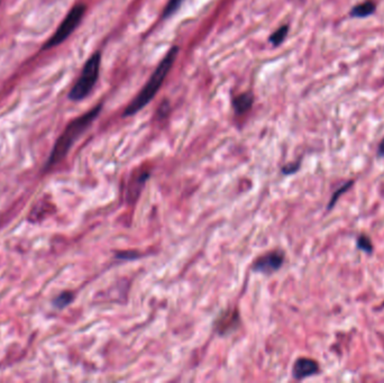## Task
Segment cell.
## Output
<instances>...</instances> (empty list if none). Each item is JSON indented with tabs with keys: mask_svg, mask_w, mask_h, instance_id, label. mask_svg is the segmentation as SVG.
<instances>
[{
	"mask_svg": "<svg viewBox=\"0 0 384 383\" xmlns=\"http://www.w3.org/2000/svg\"><path fill=\"white\" fill-rule=\"evenodd\" d=\"M177 52H179V49H177V47H173L169 51L168 54L165 55V58L160 62V64L155 69V71L153 72L150 79H148V81L144 85V88L141 90V93L135 97L134 100L130 102V104L127 106V108H126L124 116L134 115V114L142 110L143 107H145L147 104H150L151 100L157 94L160 88L162 87L163 81L165 80V78L168 77V74L172 69V66H173L174 62L176 60Z\"/></svg>",
	"mask_w": 384,
	"mask_h": 383,
	"instance_id": "cell-1",
	"label": "cell"
},
{
	"mask_svg": "<svg viewBox=\"0 0 384 383\" xmlns=\"http://www.w3.org/2000/svg\"><path fill=\"white\" fill-rule=\"evenodd\" d=\"M101 104H99L98 106L93 108L90 111L85 112L84 115L74 119V121H72L67 125V127L59 137V140L56 141L53 150L51 152L47 168H50L52 167V165L59 163L61 160L65 157L67 152L70 151L71 146L74 144V142L84 133V130L93 124V122L97 117H98L101 111Z\"/></svg>",
	"mask_w": 384,
	"mask_h": 383,
	"instance_id": "cell-2",
	"label": "cell"
},
{
	"mask_svg": "<svg viewBox=\"0 0 384 383\" xmlns=\"http://www.w3.org/2000/svg\"><path fill=\"white\" fill-rule=\"evenodd\" d=\"M100 62V53L96 52L93 54V56L87 61V63L84 64L81 76L79 77L77 82L72 87L70 94H69V98L73 101H80L91 93L99 77Z\"/></svg>",
	"mask_w": 384,
	"mask_h": 383,
	"instance_id": "cell-3",
	"label": "cell"
},
{
	"mask_svg": "<svg viewBox=\"0 0 384 383\" xmlns=\"http://www.w3.org/2000/svg\"><path fill=\"white\" fill-rule=\"evenodd\" d=\"M85 13V6L82 4H79L70 10V13L66 15V17L63 21L60 24L59 28H57L56 32L53 34L52 37H51L47 44L44 45L43 49L48 50V49H52L57 47V45L61 44L62 42H64L65 39L71 35V34L74 32V30L78 27V25L81 21L82 17Z\"/></svg>",
	"mask_w": 384,
	"mask_h": 383,
	"instance_id": "cell-4",
	"label": "cell"
},
{
	"mask_svg": "<svg viewBox=\"0 0 384 383\" xmlns=\"http://www.w3.org/2000/svg\"><path fill=\"white\" fill-rule=\"evenodd\" d=\"M283 262L284 253L280 250H275L265 253L264 255H261L259 259L254 262L253 268L256 272L270 276V274L277 272L279 268L282 266Z\"/></svg>",
	"mask_w": 384,
	"mask_h": 383,
	"instance_id": "cell-5",
	"label": "cell"
},
{
	"mask_svg": "<svg viewBox=\"0 0 384 383\" xmlns=\"http://www.w3.org/2000/svg\"><path fill=\"white\" fill-rule=\"evenodd\" d=\"M319 372V365L312 358L300 357L298 358L293 364L292 369V375L297 380H302L312 376Z\"/></svg>",
	"mask_w": 384,
	"mask_h": 383,
	"instance_id": "cell-6",
	"label": "cell"
},
{
	"mask_svg": "<svg viewBox=\"0 0 384 383\" xmlns=\"http://www.w3.org/2000/svg\"><path fill=\"white\" fill-rule=\"evenodd\" d=\"M150 178V172L147 170H139L137 172H134L130 175V181L128 182V191H127V198L128 202L134 204L137 198L140 197V193L142 191L146 180Z\"/></svg>",
	"mask_w": 384,
	"mask_h": 383,
	"instance_id": "cell-7",
	"label": "cell"
},
{
	"mask_svg": "<svg viewBox=\"0 0 384 383\" xmlns=\"http://www.w3.org/2000/svg\"><path fill=\"white\" fill-rule=\"evenodd\" d=\"M239 324V313L236 309L226 310L216 320V329L221 335L229 334L237 328Z\"/></svg>",
	"mask_w": 384,
	"mask_h": 383,
	"instance_id": "cell-8",
	"label": "cell"
},
{
	"mask_svg": "<svg viewBox=\"0 0 384 383\" xmlns=\"http://www.w3.org/2000/svg\"><path fill=\"white\" fill-rule=\"evenodd\" d=\"M253 100H254L253 95L250 93L239 95L234 100L235 111H236L238 115H242V114L247 111L252 107V105H253Z\"/></svg>",
	"mask_w": 384,
	"mask_h": 383,
	"instance_id": "cell-9",
	"label": "cell"
},
{
	"mask_svg": "<svg viewBox=\"0 0 384 383\" xmlns=\"http://www.w3.org/2000/svg\"><path fill=\"white\" fill-rule=\"evenodd\" d=\"M376 5L372 2H365L363 4H359L351 10V16L356 17V18H365V17L371 16L375 13Z\"/></svg>",
	"mask_w": 384,
	"mask_h": 383,
	"instance_id": "cell-10",
	"label": "cell"
},
{
	"mask_svg": "<svg viewBox=\"0 0 384 383\" xmlns=\"http://www.w3.org/2000/svg\"><path fill=\"white\" fill-rule=\"evenodd\" d=\"M353 184H354V180H351V181H347L346 182V184H344L343 186H341L340 188H338V189L334 192V193H332L331 194V198H330V200H329V202H328V207H327V211H329L330 209H332V208H334V206L336 205V202H337V200L338 199H340L342 196H343V194L344 193H345L348 189H349V188H351L352 186H353Z\"/></svg>",
	"mask_w": 384,
	"mask_h": 383,
	"instance_id": "cell-11",
	"label": "cell"
},
{
	"mask_svg": "<svg viewBox=\"0 0 384 383\" xmlns=\"http://www.w3.org/2000/svg\"><path fill=\"white\" fill-rule=\"evenodd\" d=\"M356 246H357L358 250L363 251V252L368 253V254L373 253V250H374L373 243H372L371 238L368 235H364V234H362V235H359L357 237Z\"/></svg>",
	"mask_w": 384,
	"mask_h": 383,
	"instance_id": "cell-12",
	"label": "cell"
},
{
	"mask_svg": "<svg viewBox=\"0 0 384 383\" xmlns=\"http://www.w3.org/2000/svg\"><path fill=\"white\" fill-rule=\"evenodd\" d=\"M288 32H289L288 26L286 25L281 26L278 31H275L270 36V42L274 45V47H279V45L284 41L286 35H288Z\"/></svg>",
	"mask_w": 384,
	"mask_h": 383,
	"instance_id": "cell-13",
	"label": "cell"
},
{
	"mask_svg": "<svg viewBox=\"0 0 384 383\" xmlns=\"http://www.w3.org/2000/svg\"><path fill=\"white\" fill-rule=\"evenodd\" d=\"M73 298H74V297H73L72 292H63L60 296L56 297V298L53 301V304L56 308L62 309V308L66 307L67 305H70L72 300H73Z\"/></svg>",
	"mask_w": 384,
	"mask_h": 383,
	"instance_id": "cell-14",
	"label": "cell"
},
{
	"mask_svg": "<svg viewBox=\"0 0 384 383\" xmlns=\"http://www.w3.org/2000/svg\"><path fill=\"white\" fill-rule=\"evenodd\" d=\"M182 2H183V0H169L168 5H166V7L164 8V14H163L164 18H165V17H169L173 13H175L176 9L180 7V5L182 4Z\"/></svg>",
	"mask_w": 384,
	"mask_h": 383,
	"instance_id": "cell-15",
	"label": "cell"
},
{
	"mask_svg": "<svg viewBox=\"0 0 384 383\" xmlns=\"http://www.w3.org/2000/svg\"><path fill=\"white\" fill-rule=\"evenodd\" d=\"M299 165L300 163H295V164H288L285 165V167H283V173L285 174H291V173H295L296 171L299 169Z\"/></svg>",
	"mask_w": 384,
	"mask_h": 383,
	"instance_id": "cell-16",
	"label": "cell"
},
{
	"mask_svg": "<svg viewBox=\"0 0 384 383\" xmlns=\"http://www.w3.org/2000/svg\"><path fill=\"white\" fill-rule=\"evenodd\" d=\"M377 155H379L380 157H384V137L381 141L379 147H377Z\"/></svg>",
	"mask_w": 384,
	"mask_h": 383,
	"instance_id": "cell-17",
	"label": "cell"
}]
</instances>
